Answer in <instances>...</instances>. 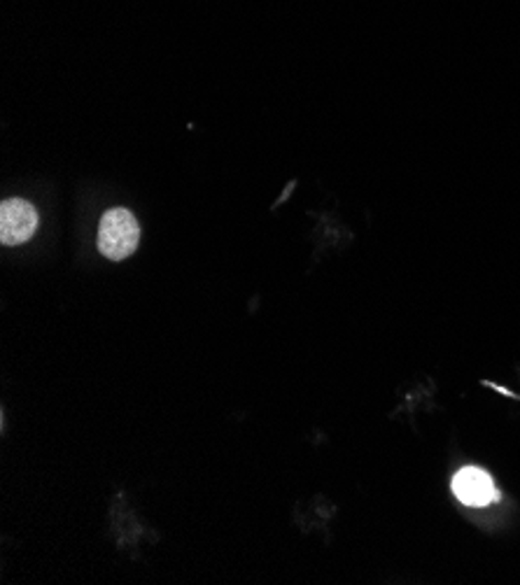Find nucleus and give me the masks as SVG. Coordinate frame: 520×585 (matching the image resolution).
<instances>
[{
  "mask_svg": "<svg viewBox=\"0 0 520 585\" xmlns=\"http://www.w3.org/2000/svg\"><path fill=\"white\" fill-rule=\"evenodd\" d=\"M140 243V224L127 208L107 210L99 224V250L111 261H122L136 253Z\"/></svg>",
  "mask_w": 520,
  "mask_h": 585,
  "instance_id": "f257e3e1",
  "label": "nucleus"
},
{
  "mask_svg": "<svg viewBox=\"0 0 520 585\" xmlns=\"http://www.w3.org/2000/svg\"><path fill=\"white\" fill-rule=\"evenodd\" d=\"M38 229V210L24 199H8L0 206V241L3 245H22Z\"/></svg>",
  "mask_w": 520,
  "mask_h": 585,
  "instance_id": "f03ea898",
  "label": "nucleus"
},
{
  "mask_svg": "<svg viewBox=\"0 0 520 585\" xmlns=\"http://www.w3.org/2000/svg\"><path fill=\"white\" fill-rule=\"evenodd\" d=\"M453 492L464 506H488L499 500L493 476L478 467H464L453 476Z\"/></svg>",
  "mask_w": 520,
  "mask_h": 585,
  "instance_id": "7ed1b4c3",
  "label": "nucleus"
}]
</instances>
